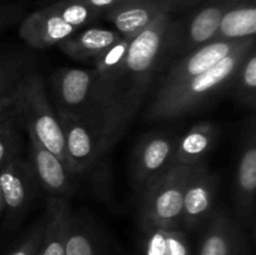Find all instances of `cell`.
Listing matches in <instances>:
<instances>
[{
  "label": "cell",
  "mask_w": 256,
  "mask_h": 255,
  "mask_svg": "<svg viewBox=\"0 0 256 255\" xmlns=\"http://www.w3.org/2000/svg\"><path fill=\"white\" fill-rule=\"evenodd\" d=\"M144 232L146 235L144 242L145 255H168L165 230L152 229Z\"/></svg>",
  "instance_id": "cell-28"
},
{
  "label": "cell",
  "mask_w": 256,
  "mask_h": 255,
  "mask_svg": "<svg viewBox=\"0 0 256 255\" xmlns=\"http://www.w3.org/2000/svg\"><path fill=\"white\" fill-rule=\"evenodd\" d=\"M22 126L14 112L0 102V168L19 156L22 148Z\"/></svg>",
  "instance_id": "cell-24"
},
{
  "label": "cell",
  "mask_w": 256,
  "mask_h": 255,
  "mask_svg": "<svg viewBox=\"0 0 256 255\" xmlns=\"http://www.w3.org/2000/svg\"><path fill=\"white\" fill-rule=\"evenodd\" d=\"M0 186L4 199L5 225L14 229L29 212L39 186L30 162L18 156L2 165Z\"/></svg>",
  "instance_id": "cell-8"
},
{
  "label": "cell",
  "mask_w": 256,
  "mask_h": 255,
  "mask_svg": "<svg viewBox=\"0 0 256 255\" xmlns=\"http://www.w3.org/2000/svg\"><path fill=\"white\" fill-rule=\"evenodd\" d=\"M55 109L80 118L102 132V109L94 69L62 68L50 78Z\"/></svg>",
  "instance_id": "cell-5"
},
{
  "label": "cell",
  "mask_w": 256,
  "mask_h": 255,
  "mask_svg": "<svg viewBox=\"0 0 256 255\" xmlns=\"http://www.w3.org/2000/svg\"><path fill=\"white\" fill-rule=\"evenodd\" d=\"M169 12L162 0L156 2H122L106 10L104 18L114 25L122 36L134 39L146 29L162 12Z\"/></svg>",
  "instance_id": "cell-16"
},
{
  "label": "cell",
  "mask_w": 256,
  "mask_h": 255,
  "mask_svg": "<svg viewBox=\"0 0 256 255\" xmlns=\"http://www.w3.org/2000/svg\"><path fill=\"white\" fill-rule=\"evenodd\" d=\"M190 169L192 165H172L144 190L140 209V224L144 232L180 229L184 190Z\"/></svg>",
  "instance_id": "cell-4"
},
{
  "label": "cell",
  "mask_w": 256,
  "mask_h": 255,
  "mask_svg": "<svg viewBox=\"0 0 256 255\" xmlns=\"http://www.w3.org/2000/svg\"><path fill=\"white\" fill-rule=\"evenodd\" d=\"M122 2H156V0H122Z\"/></svg>",
  "instance_id": "cell-34"
},
{
  "label": "cell",
  "mask_w": 256,
  "mask_h": 255,
  "mask_svg": "<svg viewBox=\"0 0 256 255\" xmlns=\"http://www.w3.org/2000/svg\"><path fill=\"white\" fill-rule=\"evenodd\" d=\"M78 30V28L65 22L46 6L24 18L20 24L19 35L30 46L46 49L58 45Z\"/></svg>",
  "instance_id": "cell-15"
},
{
  "label": "cell",
  "mask_w": 256,
  "mask_h": 255,
  "mask_svg": "<svg viewBox=\"0 0 256 255\" xmlns=\"http://www.w3.org/2000/svg\"><path fill=\"white\" fill-rule=\"evenodd\" d=\"M14 112L20 126L30 130L48 150L68 168L64 136L59 119L50 105L45 85L36 69H32L8 98L0 100Z\"/></svg>",
  "instance_id": "cell-3"
},
{
  "label": "cell",
  "mask_w": 256,
  "mask_h": 255,
  "mask_svg": "<svg viewBox=\"0 0 256 255\" xmlns=\"http://www.w3.org/2000/svg\"><path fill=\"white\" fill-rule=\"evenodd\" d=\"M32 69L34 62L24 52L0 56V100L9 96Z\"/></svg>",
  "instance_id": "cell-22"
},
{
  "label": "cell",
  "mask_w": 256,
  "mask_h": 255,
  "mask_svg": "<svg viewBox=\"0 0 256 255\" xmlns=\"http://www.w3.org/2000/svg\"><path fill=\"white\" fill-rule=\"evenodd\" d=\"M248 39L250 38L240 40H214L182 56L160 79L158 92L154 94L152 102L162 99L178 86L206 72L220 60L239 49Z\"/></svg>",
  "instance_id": "cell-7"
},
{
  "label": "cell",
  "mask_w": 256,
  "mask_h": 255,
  "mask_svg": "<svg viewBox=\"0 0 256 255\" xmlns=\"http://www.w3.org/2000/svg\"><path fill=\"white\" fill-rule=\"evenodd\" d=\"M49 8L60 19L78 29L94 22L96 18L102 15L100 12L82 4V2H78V0H59V2L49 5Z\"/></svg>",
  "instance_id": "cell-25"
},
{
  "label": "cell",
  "mask_w": 256,
  "mask_h": 255,
  "mask_svg": "<svg viewBox=\"0 0 256 255\" xmlns=\"http://www.w3.org/2000/svg\"><path fill=\"white\" fill-rule=\"evenodd\" d=\"M55 112L64 136L68 169L72 174L90 172L102 159L99 132L80 118L56 109Z\"/></svg>",
  "instance_id": "cell-10"
},
{
  "label": "cell",
  "mask_w": 256,
  "mask_h": 255,
  "mask_svg": "<svg viewBox=\"0 0 256 255\" xmlns=\"http://www.w3.org/2000/svg\"><path fill=\"white\" fill-rule=\"evenodd\" d=\"M132 40V39H129V38L122 36L118 42L110 45L106 50H104L99 56L95 58V65L92 69L96 72L99 76H109L116 72V69L122 64L126 56Z\"/></svg>",
  "instance_id": "cell-26"
},
{
  "label": "cell",
  "mask_w": 256,
  "mask_h": 255,
  "mask_svg": "<svg viewBox=\"0 0 256 255\" xmlns=\"http://www.w3.org/2000/svg\"><path fill=\"white\" fill-rule=\"evenodd\" d=\"M122 38L116 30L88 28L70 35L58 44L64 54L75 60H89L99 56L104 50Z\"/></svg>",
  "instance_id": "cell-19"
},
{
  "label": "cell",
  "mask_w": 256,
  "mask_h": 255,
  "mask_svg": "<svg viewBox=\"0 0 256 255\" xmlns=\"http://www.w3.org/2000/svg\"><path fill=\"white\" fill-rule=\"evenodd\" d=\"M236 0H206L192 14L172 20L165 36V56L182 58L212 42L222 15Z\"/></svg>",
  "instance_id": "cell-6"
},
{
  "label": "cell",
  "mask_w": 256,
  "mask_h": 255,
  "mask_svg": "<svg viewBox=\"0 0 256 255\" xmlns=\"http://www.w3.org/2000/svg\"><path fill=\"white\" fill-rule=\"evenodd\" d=\"M42 225H44V218L29 230L22 242L9 255H38L40 240H42Z\"/></svg>",
  "instance_id": "cell-27"
},
{
  "label": "cell",
  "mask_w": 256,
  "mask_h": 255,
  "mask_svg": "<svg viewBox=\"0 0 256 255\" xmlns=\"http://www.w3.org/2000/svg\"><path fill=\"white\" fill-rule=\"evenodd\" d=\"M168 255H192L186 235L180 229L165 230Z\"/></svg>",
  "instance_id": "cell-29"
},
{
  "label": "cell",
  "mask_w": 256,
  "mask_h": 255,
  "mask_svg": "<svg viewBox=\"0 0 256 255\" xmlns=\"http://www.w3.org/2000/svg\"><path fill=\"white\" fill-rule=\"evenodd\" d=\"M254 46L255 38H250L239 49L206 72L178 86L162 99L150 102L144 118L148 122L179 119L209 104L218 95L229 89L240 64Z\"/></svg>",
  "instance_id": "cell-2"
},
{
  "label": "cell",
  "mask_w": 256,
  "mask_h": 255,
  "mask_svg": "<svg viewBox=\"0 0 256 255\" xmlns=\"http://www.w3.org/2000/svg\"><path fill=\"white\" fill-rule=\"evenodd\" d=\"M198 255H248V240L239 222L224 210L212 212L206 220Z\"/></svg>",
  "instance_id": "cell-13"
},
{
  "label": "cell",
  "mask_w": 256,
  "mask_h": 255,
  "mask_svg": "<svg viewBox=\"0 0 256 255\" xmlns=\"http://www.w3.org/2000/svg\"><path fill=\"white\" fill-rule=\"evenodd\" d=\"M218 135L219 128L214 122H202L192 125L182 136L178 138L174 164L194 165L204 162L216 142Z\"/></svg>",
  "instance_id": "cell-18"
},
{
  "label": "cell",
  "mask_w": 256,
  "mask_h": 255,
  "mask_svg": "<svg viewBox=\"0 0 256 255\" xmlns=\"http://www.w3.org/2000/svg\"><path fill=\"white\" fill-rule=\"evenodd\" d=\"M219 178L205 162L192 165L184 190L182 226L192 230L204 224L214 212Z\"/></svg>",
  "instance_id": "cell-12"
},
{
  "label": "cell",
  "mask_w": 256,
  "mask_h": 255,
  "mask_svg": "<svg viewBox=\"0 0 256 255\" xmlns=\"http://www.w3.org/2000/svg\"><path fill=\"white\" fill-rule=\"evenodd\" d=\"M78 2H82V4L88 5V6L92 8V9L104 14L106 10L112 9V8L116 6L118 4L122 2V0H78Z\"/></svg>",
  "instance_id": "cell-31"
},
{
  "label": "cell",
  "mask_w": 256,
  "mask_h": 255,
  "mask_svg": "<svg viewBox=\"0 0 256 255\" xmlns=\"http://www.w3.org/2000/svg\"><path fill=\"white\" fill-rule=\"evenodd\" d=\"M176 142L178 136L172 132H152L139 140L132 152V172L142 192L174 165Z\"/></svg>",
  "instance_id": "cell-9"
},
{
  "label": "cell",
  "mask_w": 256,
  "mask_h": 255,
  "mask_svg": "<svg viewBox=\"0 0 256 255\" xmlns=\"http://www.w3.org/2000/svg\"><path fill=\"white\" fill-rule=\"evenodd\" d=\"M4 214V199H2V186H0V218Z\"/></svg>",
  "instance_id": "cell-33"
},
{
  "label": "cell",
  "mask_w": 256,
  "mask_h": 255,
  "mask_svg": "<svg viewBox=\"0 0 256 255\" xmlns=\"http://www.w3.org/2000/svg\"><path fill=\"white\" fill-rule=\"evenodd\" d=\"M255 32L256 0H236L222 15L214 40L255 38Z\"/></svg>",
  "instance_id": "cell-20"
},
{
  "label": "cell",
  "mask_w": 256,
  "mask_h": 255,
  "mask_svg": "<svg viewBox=\"0 0 256 255\" xmlns=\"http://www.w3.org/2000/svg\"><path fill=\"white\" fill-rule=\"evenodd\" d=\"M230 90L232 96L244 106L254 109L256 102V52L255 46L249 50L246 56L240 64Z\"/></svg>",
  "instance_id": "cell-23"
},
{
  "label": "cell",
  "mask_w": 256,
  "mask_h": 255,
  "mask_svg": "<svg viewBox=\"0 0 256 255\" xmlns=\"http://www.w3.org/2000/svg\"><path fill=\"white\" fill-rule=\"evenodd\" d=\"M256 190V125L252 115L242 128L234 182V200L240 222L254 225Z\"/></svg>",
  "instance_id": "cell-11"
},
{
  "label": "cell",
  "mask_w": 256,
  "mask_h": 255,
  "mask_svg": "<svg viewBox=\"0 0 256 255\" xmlns=\"http://www.w3.org/2000/svg\"><path fill=\"white\" fill-rule=\"evenodd\" d=\"M66 255H102L96 232L78 212H70L66 235Z\"/></svg>",
  "instance_id": "cell-21"
},
{
  "label": "cell",
  "mask_w": 256,
  "mask_h": 255,
  "mask_svg": "<svg viewBox=\"0 0 256 255\" xmlns=\"http://www.w3.org/2000/svg\"><path fill=\"white\" fill-rule=\"evenodd\" d=\"M72 210L66 198H49L38 255H66V235Z\"/></svg>",
  "instance_id": "cell-17"
},
{
  "label": "cell",
  "mask_w": 256,
  "mask_h": 255,
  "mask_svg": "<svg viewBox=\"0 0 256 255\" xmlns=\"http://www.w3.org/2000/svg\"><path fill=\"white\" fill-rule=\"evenodd\" d=\"M28 132L30 142V164L36 175L38 182L42 189L59 198H68L74 192L72 172L66 165L50 150H48L30 130Z\"/></svg>",
  "instance_id": "cell-14"
},
{
  "label": "cell",
  "mask_w": 256,
  "mask_h": 255,
  "mask_svg": "<svg viewBox=\"0 0 256 255\" xmlns=\"http://www.w3.org/2000/svg\"><path fill=\"white\" fill-rule=\"evenodd\" d=\"M172 12H162L130 42L124 62L114 74L98 75V92L102 109L100 132L102 156L122 139L144 102L154 76L166 64L165 36Z\"/></svg>",
  "instance_id": "cell-1"
},
{
  "label": "cell",
  "mask_w": 256,
  "mask_h": 255,
  "mask_svg": "<svg viewBox=\"0 0 256 255\" xmlns=\"http://www.w3.org/2000/svg\"><path fill=\"white\" fill-rule=\"evenodd\" d=\"M22 10L18 5L0 4V32L19 20Z\"/></svg>",
  "instance_id": "cell-30"
},
{
  "label": "cell",
  "mask_w": 256,
  "mask_h": 255,
  "mask_svg": "<svg viewBox=\"0 0 256 255\" xmlns=\"http://www.w3.org/2000/svg\"><path fill=\"white\" fill-rule=\"evenodd\" d=\"M166 5L170 12H175L179 9H185V8H192L194 5L202 4L206 0H162Z\"/></svg>",
  "instance_id": "cell-32"
}]
</instances>
